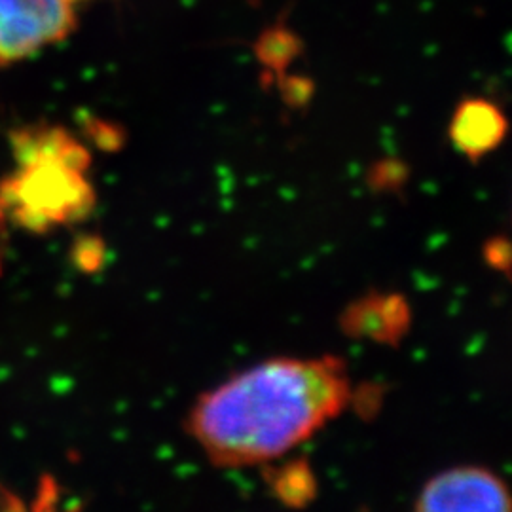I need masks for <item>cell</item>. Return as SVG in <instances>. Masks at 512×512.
Returning <instances> with one entry per match:
<instances>
[{
  "mask_svg": "<svg viewBox=\"0 0 512 512\" xmlns=\"http://www.w3.org/2000/svg\"><path fill=\"white\" fill-rule=\"evenodd\" d=\"M348 368L336 357H277L215 385L194 403L186 429L220 467L285 456L351 403Z\"/></svg>",
  "mask_w": 512,
  "mask_h": 512,
  "instance_id": "cell-1",
  "label": "cell"
},
{
  "mask_svg": "<svg viewBox=\"0 0 512 512\" xmlns=\"http://www.w3.org/2000/svg\"><path fill=\"white\" fill-rule=\"evenodd\" d=\"M16 169L0 181V215L21 230L46 234L86 219L95 207L90 150L63 128L12 133Z\"/></svg>",
  "mask_w": 512,
  "mask_h": 512,
  "instance_id": "cell-2",
  "label": "cell"
},
{
  "mask_svg": "<svg viewBox=\"0 0 512 512\" xmlns=\"http://www.w3.org/2000/svg\"><path fill=\"white\" fill-rule=\"evenodd\" d=\"M71 0H0V67L16 65L69 37Z\"/></svg>",
  "mask_w": 512,
  "mask_h": 512,
  "instance_id": "cell-3",
  "label": "cell"
},
{
  "mask_svg": "<svg viewBox=\"0 0 512 512\" xmlns=\"http://www.w3.org/2000/svg\"><path fill=\"white\" fill-rule=\"evenodd\" d=\"M414 512H511V497L492 471L461 465L433 476L423 486Z\"/></svg>",
  "mask_w": 512,
  "mask_h": 512,
  "instance_id": "cell-4",
  "label": "cell"
},
{
  "mask_svg": "<svg viewBox=\"0 0 512 512\" xmlns=\"http://www.w3.org/2000/svg\"><path fill=\"white\" fill-rule=\"evenodd\" d=\"M507 118L488 99H465L450 124V139L459 152L471 162L482 160L499 147L507 135Z\"/></svg>",
  "mask_w": 512,
  "mask_h": 512,
  "instance_id": "cell-5",
  "label": "cell"
},
{
  "mask_svg": "<svg viewBox=\"0 0 512 512\" xmlns=\"http://www.w3.org/2000/svg\"><path fill=\"white\" fill-rule=\"evenodd\" d=\"M302 52L300 38L289 31L285 25H274L266 29L255 44L256 59L268 73L281 78L289 65Z\"/></svg>",
  "mask_w": 512,
  "mask_h": 512,
  "instance_id": "cell-6",
  "label": "cell"
},
{
  "mask_svg": "<svg viewBox=\"0 0 512 512\" xmlns=\"http://www.w3.org/2000/svg\"><path fill=\"white\" fill-rule=\"evenodd\" d=\"M0 512H73V509L65 505L57 480L42 476L31 501H25L0 484Z\"/></svg>",
  "mask_w": 512,
  "mask_h": 512,
  "instance_id": "cell-7",
  "label": "cell"
},
{
  "mask_svg": "<svg viewBox=\"0 0 512 512\" xmlns=\"http://www.w3.org/2000/svg\"><path fill=\"white\" fill-rule=\"evenodd\" d=\"M370 184L376 190H395L401 188L406 179V167L397 160H387L374 165L370 171Z\"/></svg>",
  "mask_w": 512,
  "mask_h": 512,
  "instance_id": "cell-8",
  "label": "cell"
},
{
  "mask_svg": "<svg viewBox=\"0 0 512 512\" xmlns=\"http://www.w3.org/2000/svg\"><path fill=\"white\" fill-rule=\"evenodd\" d=\"M283 97L289 105L293 107H302L310 101L311 93H313V86H311L310 80H304V78H298V76H289V78H283Z\"/></svg>",
  "mask_w": 512,
  "mask_h": 512,
  "instance_id": "cell-9",
  "label": "cell"
},
{
  "mask_svg": "<svg viewBox=\"0 0 512 512\" xmlns=\"http://www.w3.org/2000/svg\"><path fill=\"white\" fill-rule=\"evenodd\" d=\"M486 260L497 270H507L511 262V247L505 238H495L486 245Z\"/></svg>",
  "mask_w": 512,
  "mask_h": 512,
  "instance_id": "cell-10",
  "label": "cell"
},
{
  "mask_svg": "<svg viewBox=\"0 0 512 512\" xmlns=\"http://www.w3.org/2000/svg\"><path fill=\"white\" fill-rule=\"evenodd\" d=\"M95 141L99 147L118 148L122 145L120 131L112 126H107L105 122H97V129H93Z\"/></svg>",
  "mask_w": 512,
  "mask_h": 512,
  "instance_id": "cell-11",
  "label": "cell"
},
{
  "mask_svg": "<svg viewBox=\"0 0 512 512\" xmlns=\"http://www.w3.org/2000/svg\"><path fill=\"white\" fill-rule=\"evenodd\" d=\"M4 255H6V220L0 215V270L4 264Z\"/></svg>",
  "mask_w": 512,
  "mask_h": 512,
  "instance_id": "cell-12",
  "label": "cell"
},
{
  "mask_svg": "<svg viewBox=\"0 0 512 512\" xmlns=\"http://www.w3.org/2000/svg\"><path fill=\"white\" fill-rule=\"evenodd\" d=\"M71 2H73V4H76V2H80V0H71Z\"/></svg>",
  "mask_w": 512,
  "mask_h": 512,
  "instance_id": "cell-13",
  "label": "cell"
}]
</instances>
